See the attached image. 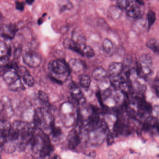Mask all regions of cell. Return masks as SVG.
<instances>
[{
	"mask_svg": "<svg viewBox=\"0 0 159 159\" xmlns=\"http://www.w3.org/2000/svg\"><path fill=\"white\" fill-rule=\"evenodd\" d=\"M48 69L50 72V79L59 84H63L70 73L68 64L61 59L50 61L48 64Z\"/></svg>",
	"mask_w": 159,
	"mask_h": 159,
	"instance_id": "cell-1",
	"label": "cell"
},
{
	"mask_svg": "<svg viewBox=\"0 0 159 159\" xmlns=\"http://www.w3.org/2000/svg\"><path fill=\"white\" fill-rule=\"evenodd\" d=\"M138 75L144 79L152 75L153 65L152 58L150 55L144 54L139 57V62Z\"/></svg>",
	"mask_w": 159,
	"mask_h": 159,
	"instance_id": "cell-2",
	"label": "cell"
},
{
	"mask_svg": "<svg viewBox=\"0 0 159 159\" xmlns=\"http://www.w3.org/2000/svg\"><path fill=\"white\" fill-rule=\"evenodd\" d=\"M144 5L142 1L126 0L124 10L128 17L137 19L139 18L141 14V8Z\"/></svg>",
	"mask_w": 159,
	"mask_h": 159,
	"instance_id": "cell-3",
	"label": "cell"
},
{
	"mask_svg": "<svg viewBox=\"0 0 159 159\" xmlns=\"http://www.w3.org/2000/svg\"><path fill=\"white\" fill-rule=\"evenodd\" d=\"M23 58L24 63L32 68L39 67L42 63L41 56L33 50L25 51L23 53Z\"/></svg>",
	"mask_w": 159,
	"mask_h": 159,
	"instance_id": "cell-4",
	"label": "cell"
},
{
	"mask_svg": "<svg viewBox=\"0 0 159 159\" xmlns=\"http://www.w3.org/2000/svg\"><path fill=\"white\" fill-rule=\"evenodd\" d=\"M114 137L120 135L128 136L131 134V129L128 125L124 124L120 119H118L114 123L113 128Z\"/></svg>",
	"mask_w": 159,
	"mask_h": 159,
	"instance_id": "cell-5",
	"label": "cell"
},
{
	"mask_svg": "<svg viewBox=\"0 0 159 159\" xmlns=\"http://www.w3.org/2000/svg\"><path fill=\"white\" fill-rule=\"evenodd\" d=\"M70 93L72 99L78 104H83L85 102V98L82 92L78 85L72 83L70 86Z\"/></svg>",
	"mask_w": 159,
	"mask_h": 159,
	"instance_id": "cell-6",
	"label": "cell"
},
{
	"mask_svg": "<svg viewBox=\"0 0 159 159\" xmlns=\"http://www.w3.org/2000/svg\"><path fill=\"white\" fill-rule=\"evenodd\" d=\"M18 30L17 27L15 24L4 25L0 29V34L4 39H12Z\"/></svg>",
	"mask_w": 159,
	"mask_h": 159,
	"instance_id": "cell-7",
	"label": "cell"
},
{
	"mask_svg": "<svg viewBox=\"0 0 159 159\" xmlns=\"http://www.w3.org/2000/svg\"><path fill=\"white\" fill-rule=\"evenodd\" d=\"M81 142V137L76 129H73L69 132L68 135V148L71 150L75 149Z\"/></svg>",
	"mask_w": 159,
	"mask_h": 159,
	"instance_id": "cell-8",
	"label": "cell"
},
{
	"mask_svg": "<svg viewBox=\"0 0 159 159\" xmlns=\"http://www.w3.org/2000/svg\"><path fill=\"white\" fill-rule=\"evenodd\" d=\"M124 65L120 62H113L111 63L108 68V72L110 77H117L122 74L123 71Z\"/></svg>",
	"mask_w": 159,
	"mask_h": 159,
	"instance_id": "cell-9",
	"label": "cell"
},
{
	"mask_svg": "<svg viewBox=\"0 0 159 159\" xmlns=\"http://www.w3.org/2000/svg\"><path fill=\"white\" fill-rule=\"evenodd\" d=\"M68 65L70 71H72L75 74H80L84 70V66L83 63L78 59L74 58L70 59L69 61Z\"/></svg>",
	"mask_w": 159,
	"mask_h": 159,
	"instance_id": "cell-10",
	"label": "cell"
},
{
	"mask_svg": "<svg viewBox=\"0 0 159 159\" xmlns=\"http://www.w3.org/2000/svg\"><path fill=\"white\" fill-rule=\"evenodd\" d=\"M64 46L66 49L72 50L82 56V50L84 46H80L73 41L71 39H66L64 42Z\"/></svg>",
	"mask_w": 159,
	"mask_h": 159,
	"instance_id": "cell-11",
	"label": "cell"
},
{
	"mask_svg": "<svg viewBox=\"0 0 159 159\" xmlns=\"http://www.w3.org/2000/svg\"><path fill=\"white\" fill-rule=\"evenodd\" d=\"M71 39L81 46L85 45L86 38L84 34L80 30H74L72 32Z\"/></svg>",
	"mask_w": 159,
	"mask_h": 159,
	"instance_id": "cell-12",
	"label": "cell"
},
{
	"mask_svg": "<svg viewBox=\"0 0 159 159\" xmlns=\"http://www.w3.org/2000/svg\"><path fill=\"white\" fill-rule=\"evenodd\" d=\"M92 78L98 81L105 80L107 77V72L103 67H99L94 70L92 72Z\"/></svg>",
	"mask_w": 159,
	"mask_h": 159,
	"instance_id": "cell-13",
	"label": "cell"
},
{
	"mask_svg": "<svg viewBox=\"0 0 159 159\" xmlns=\"http://www.w3.org/2000/svg\"><path fill=\"white\" fill-rule=\"evenodd\" d=\"M3 78L4 81L9 85L16 81L19 79V77L15 71H13L10 70H7L3 73Z\"/></svg>",
	"mask_w": 159,
	"mask_h": 159,
	"instance_id": "cell-14",
	"label": "cell"
},
{
	"mask_svg": "<svg viewBox=\"0 0 159 159\" xmlns=\"http://www.w3.org/2000/svg\"><path fill=\"white\" fill-rule=\"evenodd\" d=\"M2 103L4 106V111L8 118H11L14 115V110L10 99L7 97H4L2 98Z\"/></svg>",
	"mask_w": 159,
	"mask_h": 159,
	"instance_id": "cell-15",
	"label": "cell"
},
{
	"mask_svg": "<svg viewBox=\"0 0 159 159\" xmlns=\"http://www.w3.org/2000/svg\"><path fill=\"white\" fill-rule=\"evenodd\" d=\"M122 10L117 6L110 7L108 11L109 16L114 19H119L121 15Z\"/></svg>",
	"mask_w": 159,
	"mask_h": 159,
	"instance_id": "cell-16",
	"label": "cell"
},
{
	"mask_svg": "<svg viewBox=\"0 0 159 159\" xmlns=\"http://www.w3.org/2000/svg\"><path fill=\"white\" fill-rule=\"evenodd\" d=\"M9 90L12 92H20L25 90V87L20 79L17 80L13 83L9 85Z\"/></svg>",
	"mask_w": 159,
	"mask_h": 159,
	"instance_id": "cell-17",
	"label": "cell"
},
{
	"mask_svg": "<svg viewBox=\"0 0 159 159\" xmlns=\"http://www.w3.org/2000/svg\"><path fill=\"white\" fill-rule=\"evenodd\" d=\"M102 48L105 52L108 54H111L113 52V44L109 39H105L102 43Z\"/></svg>",
	"mask_w": 159,
	"mask_h": 159,
	"instance_id": "cell-18",
	"label": "cell"
},
{
	"mask_svg": "<svg viewBox=\"0 0 159 159\" xmlns=\"http://www.w3.org/2000/svg\"><path fill=\"white\" fill-rule=\"evenodd\" d=\"M147 46L155 53L159 52V43L156 39L154 38L150 39L147 42Z\"/></svg>",
	"mask_w": 159,
	"mask_h": 159,
	"instance_id": "cell-19",
	"label": "cell"
},
{
	"mask_svg": "<svg viewBox=\"0 0 159 159\" xmlns=\"http://www.w3.org/2000/svg\"><path fill=\"white\" fill-rule=\"evenodd\" d=\"M53 150L52 146L51 143L44 144L43 147L40 151V156L42 158H44L49 155Z\"/></svg>",
	"mask_w": 159,
	"mask_h": 159,
	"instance_id": "cell-20",
	"label": "cell"
},
{
	"mask_svg": "<svg viewBox=\"0 0 159 159\" xmlns=\"http://www.w3.org/2000/svg\"><path fill=\"white\" fill-rule=\"evenodd\" d=\"M80 86L84 89H88L91 84V78L87 75H82L80 79Z\"/></svg>",
	"mask_w": 159,
	"mask_h": 159,
	"instance_id": "cell-21",
	"label": "cell"
},
{
	"mask_svg": "<svg viewBox=\"0 0 159 159\" xmlns=\"http://www.w3.org/2000/svg\"><path fill=\"white\" fill-rule=\"evenodd\" d=\"M59 11L63 12L66 11H70L73 8V5L69 1H64L59 2Z\"/></svg>",
	"mask_w": 159,
	"mask_h": 159,
	"instance_id": "cell-22",
	"label": "cell"
},
{
	"mask_svg": "<svg viewBox=\"0 0 159 159\" xmlns=\"http://www.w3.org/2000/svg\"><path fill=\"white\" fill-rule=\"evenodd\" d=\"M14 69L16 74L19 76V78L20 77L23 78L25 75L30 74L28 70L25 67L23 66H18L16 63L15 64Z\"/></svg>",
	"mask_w": 159,
	"mask_h": 159,
	"instance_id": "cell-23",
	"label": "cell"
},
{
	"mask_svg": "<svg viewBox=\"0 0 159 159\" xmlns=\"http://www.w3.org/2000/svg\"><path fill=\"white\" fill-rule=\"evenodd\" d=\"M95 52L92 47L88 45H85L82 50V56L88 58H91L95 56Z\"/></svg>",
	"mask_w": 159,
	"mask_h": 159,
	"instance_id": "cell-24",
	"label": "cell"
},
{
	"mask_svg": "<svg viewBox=\"0 0 159 159\" xmlns=\"http://www.w3.org/2000/svg\"><path fill=\"white\" fill-rule=\"evenodd\" d=\"M39 98L40 101L44 104V107H50L49 97L46 93H44L43 91H39Z\"/></svg>",
	"mask_w": 159,
	"mask_h": 159,
	"instance_id": "cell-25",
	"label": "cell"
},
{
	"mask_svg": "<svg viewBox=\"0 0 159 159\" xmlns=\"http://www.w3.org/2000/svg\"><path fill=\"white\" fill-rule=\"evenodd\" d=\"M147 22H148V28L150 29L154 24L156 19V15L153 11H149L147 14Z\"/></svg>",
	"mask_w": 159,
	"mask_h": 159,
	"instance_id": "cell-26",
	"label": "cell"
},
{
	"mask_svg": "<svg viewBox=\"0 0 159 159\" xmlns=\"http://www.w3.org/2000/svg\"><path fill=\"white\" fill-rule=\"evenodd\" d=\"M23 80L24 83L29 87H32L35 84L34 78L30 74H28L24 76L23 77Z\"/></svg>",
	"mask_w": 159,
	"mask_h": 159,
	"instance_id": "cell-27",
	"label": "cell"
},
{
	"mask_svg": "<svg viewBox=\"0 0 159 159\" xmlns=\"http://www.w3.org/2000/svg\"><path fill=\"white\" fill-rule=\"evenodd\" d=\"M9 48L4 42L0 41V57L8 55Z\"/></svg>",
	"mask_w": 159,
	"mask_h": 159,
	"instance_id": "cell-28",
	"label": "cell"
},
{
	"mask_svg": "<svg viewBox=\"0 0 159 159\" xmlns=\"http://www.w3.org/2000/svg\"><path fill=\"white\" fill-rule=\"evenodd\" d=\"M10 64V57L6 55L0 57V67L7 68Z\"/></svg>",
	"mask_w": 159,
	"mask_h": 159,
	"instance_id": "cell-29",
	"label": "cell"
},
{
	"mask_svg": "<svg viewBox=\"0 0 159 159\" xmlns=\"http://www.w3.org/2000/svg\"><path fill=\"white\" fill-rule=\"evenodd\" d=\"M77 125L79 126L80 129H81L83 127V118L79 109L77 111Z\"/></svg>",
	"mask_w": 159,
	"mask_h": 159,
	"instance_id": "cell-30",
	"label": "cell"
},
{
	"mask_svg": "<svg viewBox=\"0 0 159 159\" xmlns=\"http://www.w3.org/2000/svg\"><path fill=\"white\" fill-rule=\"evenodd\" d=\"M51 129L52 130V134L54 137H58L62 134L61 128L57 127L55 125V124L51 127Z\"/></svg>",
	"mask_w": 159,
	"mask_h": 159,
	"instance_id": "cell-31",
	"label": "cell"
},
{
	"mask_svg": "<svg viewBox=\"0 0 159 159\" xmlns=\"http://www.w3.org/2000/svg\"><path fill=\"white\" fill-rule=\"evenodd\" d=\"M22 52H23V50H22V47L19 46L16 48L14 52V60H18L22 55Z\"/></svg>",
	"mask_w": 159,
	"mask_h": 159,
	"instance_id": "cell-32",
	"label": "cell"
},
{
	"mask_svg": "<svg viewBox=\"0 0 159 159\" xmlns=\"http://www.w3.org/2000/svg\"><path fill=\"white\" fill-rule=\"evenodd\" d=\"M114 141V136H113L112 133L110 131H109L107 134V142L108 146H111L112 145Z\"/></svg>",
	"mask_w": 159,
	"mask_h": 159,
	"instance_id": "cell-33",
	"label": "cell"
},
{
	"mask_svg": "<svg viewBox=\"0 0 159 159\" xmlns=\"http://www.w3.org/2000/svg\"><path fill=\"white\" fill-rule=\"evenodd\" d=\"M24 6H25V4L23 2H16V8L18 11H23L24 10Z\"/></svg>",
	"mask_w": 159,
	"mask_h": 159,
	"instance_id": "cell-34",
	"label": "cell"
},
{
	"mask_svg": "<svg viewBox=\"0 0 159 159\" xmlns=\"http://www.w3.org/2000/svg\"><path fill=\"white\" fill-rule=\"evenodd\" d=\"M153 87H154V89L155 90L156 95H157V97H158V93H159V80H158V79L155 80V81H154Z\"/></svg>",
	"mask_w": 159,
	"mask_h": 159,
	"instance_id": "cell-35",
	"label": "cell"
},
{
	"mask_svg": "<svg viewBox=\"0 0 159 159\" xmlns=\"http://www.w3.org/2000/svg\"><path fill=\"white\" fill-rule=\"evenodd\" d=\"M5 139L3 137L2 134L1 132L0 131V147H2L5 143Z\"/></svg>",
	"mask_w": 159,
	"mask_h": 159,
	"instance_id": "cell-36",
	"label": "cell"
},
{
	"mask_svg": "<svg viewBox=\"0 0 159 159\" xmlns=\"http://www.w3.org/2000/svg\"><path fill=\"white\" fill-rule=\"evenodd\" d=\"M4 111V106L2 101L0 100V115Z\"/></svg>",
	"mask_w": 159,
	"mask_h": 159,
	"instance_id": "cell-37",
	"label": "cell"
},
{
	"mask_svg": "<svg viewBox=\"0 0 159 159\" xmlns=\"http://www.w3.org/2000/svg\"><path fill=\"white\" fill-rule=\"evenodd\" d=\"M26 3L29 5H32L33 2H34V1H26Z\"/></svg>",
	"mask_w": 159,
	"mask_h": 159,
	"instance_id": "cell-38",
	"label": "cell"
},
{
	"mask_svg": "<svg viewBox=\"0 0 159 159\" xmlns=\"http://www.w3.org/2000/svg\"><path fill=\"white\" fill-rule=\"evenodd\" d=\"M43 23V20H42V18H40L39 19V21H38V24H39V25H41V24H42Z\"/></svg>",
	"mask_w": 159,
	"mask_h": 159,
	"instance_id": "cell-39",
	"label": "cell"
}]
</instances>
